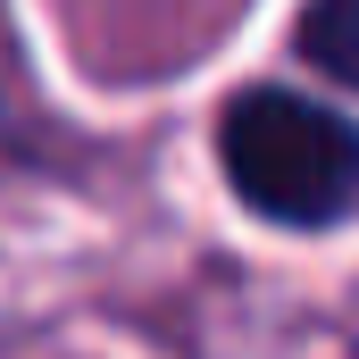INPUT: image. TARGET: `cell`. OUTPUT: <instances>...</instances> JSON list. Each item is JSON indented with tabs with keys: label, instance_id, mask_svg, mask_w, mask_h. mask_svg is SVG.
Listing matches in <instances>:
<instances>
[{
	"label": "cell",
	"instance_id": "6da1fadb",
	"mask_svg": "<svg viewBox=\"0 0 359 359\" xmlns=\"http://www.w3.org/2000/svg\"><path fill=\"white\" fill-rule=\"evenodd\" d=\"M217 168L226 192L284 234H334L359 201V134L318 92L243 84L217 117Z\"/></svg>",
	"mask_w": 359,
	"mask_h": 359
},
{
	"label": "cell",
	"instance_id": "7a4b0ae2",
	"mask_svg": "<svg viewBox=\"0 0 359 359\" xmlns=\"http://www.w3.org/2000/svg\"><path fill=\"white\" fill-rule=\"evenodd\" d=\"M359 0H309L301 8V59L326 76L334 92H351L359 84Z\"/></svg>",
	"mask_w": 359,
	"mask_h": 359
}]
</instances>
